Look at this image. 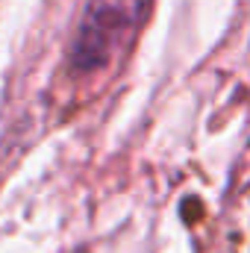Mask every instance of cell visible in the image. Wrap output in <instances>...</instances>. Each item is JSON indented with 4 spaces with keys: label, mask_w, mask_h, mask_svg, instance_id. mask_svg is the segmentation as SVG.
Segmentation results:
<instances>
[{
    "label": "cell",
    "mask_w": 250,
    "mask_h": 253,
    "mask_svg": "<svg viewBox=\"0 0 250 253\" xmlns=\"http://www.w3.org/2000/svg\"><path fill=\"white\" fill-rule=\"evenodd\" d=\"M144 0H88L77 39L71 44V65L80 74H94L106 68L118 47L132 36Z\"/></svg>",
    "instance_id": "obj_1"
}]
</instances>
